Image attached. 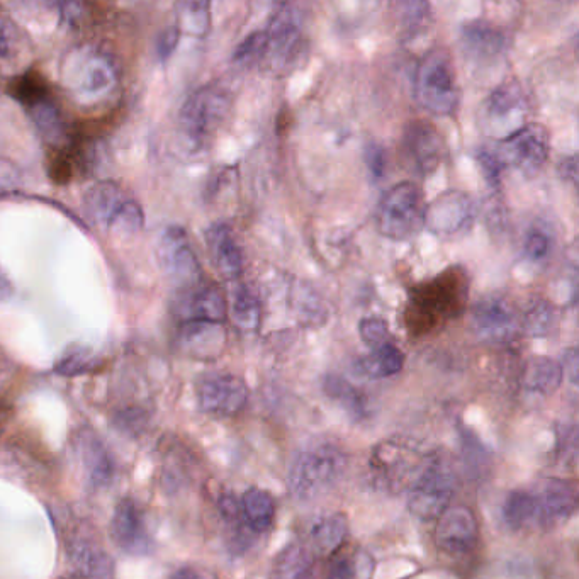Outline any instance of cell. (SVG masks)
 Wrapping results in <instances>:
<instances>
[{"mask_svg":"<svg viewBox=\"0 0 579 579\" xmlns=\"http://www.w3.org/2000/svg\"><path fill=\"white\" fill-rule=\"evenodd\" d=\"M569 366V376H571V381L576 383L578 381V354L576 350H569L566 354V367Z\"/></svg>","mask_w":579,"mask_h":579,"instance_id":"obj_51","label":"cell"},{"mask_svg":"<svg viewBox=\"0 0 579 579\" xmlns=\"http://www.w3.org/2000/svg\"><path fill=\"white\" fill-rule=\"evenodd\" d=\"M206 242L216 269L228 281H235L243 270L242 250L226 223H214L206 230Z\"/></svg>","mask_w":579,"mask_h":579,"instance_id":"obj_22","label":"cell"},{"mask_svg":"<svg viewBox=\"0 0 579 579\" xmlns=\"http://www.w3.org/2000/svg\"><path fill=\"white\" fill-rule=\"evenodd\" d=\"M372 568H374L372 559L364 552H359L354 556L343 554L335 559V563L330 568L328 579H369Z\"/></svg>","mask_w":579,"mask_h":579,"instance_id":"obj_36","label":"cell"},{"mask_svg":"<svg viewBox=\"0 0 579 579\" xmlns=\"http://www.w3.org/2000/svg\"><path fill=\"white\" fill-rule=\"evenodd\" d=\"M401 12L400 26L406 34L415 36L423 29H427L430 23V14H432V7L427 2H403L400 4Z\"/></svg>","mask_w":579,"mask_h":579,"instance_id":"obj_38","label":"cell"},{"mask_svg":"<svg viewBox=\"0 0 579 579\" xmlns=\"http://www.w3.org/2000/svg\"><path fill=\"white\" fill-rule=\"evenodd\" d=\"M551 150V136L542 124H523L513 135L501 141L498 158L501 165H512L525 174H534L542 169Z\"/></svg>","mask_w":579,"mask_h":579,"instance_id":"obj_8","label":"cell"},{"mask_svg":"<svg viewBox=\"0 0 579 579\" xmlns=\"http://www.w3.org/2000/svg\"><path fill=\"white\" fill-rule=\"evenodd\" d=\"M230 107V96L220 85H206L194 92L180 113V130L192 147H203L216 133Z\"/></svg>","mask_w":579,"mask_h":579,"instance_id":"obj_5","label":"cell"},{"mask_svg":"<svg viewBox=\"0 0 579 579\" xmlns=\"http://www.w3.org/2000/svg\"><path fill=\"white\" fill-rule=\"evenodd\" d=\"M456 68L445 48H433L418 62L415 99L428 113L450 116L459 104Z\"/></svg>","mask_w":579,"mask_h":579,"instance_id":"obj_4","label":"cell"},{"mask_svg":"<svg viewBox=\"0 0 579 579\" xmlns=\"http://www.w3.org/2000/svg\"><path fill=\"white\" fill-rule=\"evenodd\" d=\"M63 89L82 106L107 101L118 89L119 67L101 46L79 45L68 50L60 65Z\"/></svg>","mask_w":579,"mask_h":579,"instance_id":"obj_2","label":"cell"},{"mask_svg":"<svg viewBox=\"0 0 579 579\" xmlns=\"http://www.w3.org/2000/svg\"><path fill=\"white\" fill-rule=\"evenodd\" d=\"M29 116L33 119L34 126L40 131V135L48 143L60 147L67 140V131L57 106L46 97L41 101L34 102L28 107Z\"/></svg>","mask_w":579,"mask_h":579,"instance_id":"obj_30","label":"cell"},{"mask_svg":"<svg viewBox=\"0 0 579 579\" xmlns=\"http://www.w3.org/2000/svg\"><path fill=\"white\" fill-rule=\"evenodd\" d=\"M359 333L362 340H364L371 349H377V347L389 343L388 325H386V321H384L383 318L369 316V318L360 320Z\"/></svg>","mask_w":579,"mask_h":579,"instance_id":"obj_43","label":"cell"},{"mask_svg":"<svg viewBox=\"0 0 579 579\" xmlns=\"http://www.w3.org/2000/svg\"><path fill=\"white\" fill-rule=\"evenodd\" d=\"M175 315L182 323L186 321H211L223 323L228 315V303L220 287L191 286L186 287L175 301Z\"/></svg>","mask_w":579,"mask_h":579,"instance_id":"obj_18","label":"cell"},{"mask_svg":"<svg viewBox=\"0 0 579 579\" xmlns=\"http://www.w3.org/2000/svg\"><path fill=\"white\" fill-rule=\"evenodd\" d=\"M111 535L119 549L131 556H145L152 549L147 518L131 498L119 501L111 520Z\"/></svg>","mask_w":579,"mask_h":579,"instance_id":"obj_17","label":"cell"},{"mask_svg":"<svg viewBox=\"0 0 579 579\" xmlns=\"http://www.w3.org/2000/svg\"><path fill=\"white\" fill-rule=\"evenodd\" d=\"M427 461L416 457L405 445L396 442H384L377 445L371 459L372 473L377 483L383 484L386 490H410L420 476Z\"/></svg>","mask_w":579,"mask_h":579,"instance_id":"obj_10","label":"cell"},{"mask_svg":"<svg viewBox=\"0 0 579 579\" xmlns=\"http://www.w3.org/2000/svg\"><path fill=\"white\" fill-rule=\"evenodd\" d=\"M19 41L21 34L16 26L7 17L0 16V58L14 57L19 48Z\"/></svg>","mask_w":579,"mask_h":579,"instance_id":"obj_44","label":"cell"},{"mask_svg":"<svg viewBox=\"0 0 579 579\" xmlns=\"http://www.w3.org/2000/svg\"><path fill=\"white\" fill-rule=\"evenodd\" d=\"M60 579H77V578H60Z\"/></svg>","mask_w":579,"mask_h":579,"instance_id":"obj_54","label":"cell"},{"mask_svg":"<svg viewBox=\"0 0 579 579\" xmlns=\"http://www.w3.org/2000/svg\"><path fill=\"white\" fill-rule=\"evenodd\" d=\"M77 579H114V561L104 549L90 544L80 546L74 554Z\"/></svg>","mask_w":579,"mask_h":579,"instance_id":"obj_32","label":"cell"},{"mask_svg":"<svg viewBox=\"0 0 579 579\" xmlns=\"http://www.w3.org/2000/svg\"><path fill=\"white\" fill-rule=\"evenodd\" d=\"M549 250H551V240H549L546 233H542V231L529 233L527 242H525V252H527L530 259H544V257H547Z\"/></svg>","mask_w":579,"mask_h":579,"instance_id":"obj_47","label":"cell"},{"mask_svg":"<svg viewBox=\"0 0 579 579\" xmlns=\"http://www.w3.org/2000/svg\"><path fill=\"white\" fill-rule=\"evenodd\" d=\"M12 97L23 102L26 106H31L34 102L46 99V89L43 80L38 79L34 74H24L11 82Z\"/></svg>","mask_w":579,"mask_h":579,"instance_id":"obj_41","label":"cell"},{"mask_svg":"<svg viewBox=\"0 0 579 579\" xmlns=\"http://www.w3.org/2000/svg\"><path fill=\"white\" fill-rule=\"evenodd\" d=\"M401 148L416 174L430 175L444 157V136L428 121H411L403 133Z\"/></svg>","mask_w":579,"mask_h":579,"instance_id":"obj_14","label":"cell"},{"mask_svg":"<svg viewBox=\"0 0 579 579\" xmlns=\"http://www.w3.org/2000/svg\"><path fill=\"white\" fill-rule=\"evenodd\" d=\"M7 420H9V408L4 403H0V432H2Z\"/></svg>","mask_w":579,"mask_h":579,"instance_id":"obj_53","label":"cell"},{"mask_svg":"<svg viewBox=\"0 0 579 579\" xmlns=\"http://www.w3.org/2000/svg\"><path fill=\"white\" fill-rule=\"evenodd\" d=\"M462 43L469 55L491 58L505 50L506 36L488 21H473L462 28Z\"/></svg>","mask_w":579,"mask_h":579,"instance_id":"obj_25","label":"cell"},{"mask_svg":"<svg viewBox=\"0 0 579 579\" xmlns=\"http://www.w3.org/2000/svg\"><path fill=\"white\" fill-rule=\"evenodd\" d=\"M179 38L180 31L177 26H170L162 31L157 40V55L160 60H167L174 53L175 48L179 45Z\"/></svg>","mask_w":579,"mask_h":579,"instance_id":"obj_48","label":"cell"},{"mask_svg":"<svg viewBox=\"0 0 579 579\" xmlns=\"http://www.w3.org/2000/svg\"><path fill=\"white\" fill-rule=\"evenodd\" d=\"M11 293V284L7 281L6 277L0 274V299L6 298Z\"/></svg>","mask_w":579,"mask_h":579,"instance_id":"obj_52","label":"cell"},{"mask_svg":"<svg viewBox=\"0 0 579 579\" xmlns=\"http://www.w3.org/2000/svg\"><path fill=\"white\" fill-rule=\"evenodd\" d=\"M403 366L405 355L391 342L372 349L371 354L360 360V371L372 379L394 376L403 369Z\"/></svg>","mask_w":579,"mask_h":579,"instance_id":"obj_31","label":"cell"},{"mask_svg":"<svg viewBox=\"0 0 579 579\" xmlns=\"http://www.w3.org/2000/svg\"><path fill=\"white\" fill-rule=\"evenodd\" d=\"M169 579H218V576L201 566H184L177 569L174 574H170Z\"/></svg>","mask_w":579,"mask_h":579,"instance_id":"obj_49","label":"cell"},{"mask_svg":"<svg viewBox=\"0 0 579 579\" xmlns=\"http://www.w3.org/2000/svg\"><path fill=\"white\" fill-rule=\"evenodd\" d=\"M564 369L549 357H534L525 367L523 384L532 393L551 396L563 383Z\"/></svg>","mask_w":579,"mask_h":579,"instance_id":"obj_27","label":"cell"},{"mask_svg":"<svg viewBox=\"0 0 579 579\" xmlns=\"http://www.w3.org/2000/svg\"><path fill=\"white\" fill-rule=\"evenodd\" d=\"M242 515L253 532L262 534L274 522L276 503L267 491L250 488L242 496Z\"/></svg>","mask_w":579,"mask_h":579,"instance_id":"obj_29","label":"cell"},{"mask_svg":"<svg viewBox=\"0 0 579 579\" xmlns=\"http://www.w3.org/2000/svg\"><path fill=\"white\" fill-rule=\"evenodd\" d=\"M469 296L466 272L452 267L418 284L411 291L410 304L406 310V325L415 337L432 332L445 321L461 316Z\"/></svg>","mask_w":579,"mask_h":579,"instance_id":"obj_1","label":"cell"},{"mask_svg":"<svg viewBox=\"0 0 579 579\" xmlns=\"http://www.w3.org/2000/svg\"><path fill=\"white\" fill-rule=\"evenodd\" d=\"M437 520L439 522L435 529V542L444 554L461 557L476 549L479 523L469 506H449Z\"/></svg>","mask_w":579,"mask_h":579,"instance_id":"obj_13","label":"cell"},{"mask_svg":"<svg viewBox=\"0 0 579 579\" xmlns=\"http://www.w3.org/2000/svg\"><path fill=\"white\" fill-rule=\"evenodd\" d=\"M530 495L534 500V529H556L568 522L578 508V488L564 479H546Z\"/></svg>","mask_w":579,"mask_h":579,"instance_id":"obj_9","label":"cell"},{"mask_svg":"<svg viewBox=\"0 0 579 579\" xmlns=\"http://www.w3.org/2000/svg\"><path fill=\"white\" fill-rule=\"evenodd\" d=\"M473 325L484 340L503 342L517 332V316L505 299L486 298L474 308Z\"/></svg>","mask_w":579,"mask_h":579,"instance_id":"obj_20","label":"cell"},{"mask_svg":"<svg viewBox=\"0 0 579 579\" xmlns=\"http://www.w3.org/2000/svg\"><path fill=\"white\" fill-rule=\"evenodd\" d=\"M479 167L483 170L484 179L488 180L490 186H498L500 184L501 165L500 158L496 153L484 152L479 153L478 157Z\"/></svg>","mask_w":579,"mask_h":579,"instance_id":"obj_46","label":"cell"},{"mask_svg":"<svg viewBox=\"0 0 579 579\" xmlns=\"http://www.w3.org/2000/svg\"><path fill=\"white\" fill-rule=\"evenodd\" d=\"M197 400L201 410L209 415H237L247 405V384L242 377L233 374H214L199 384Z\"/></svg>","mask_w":579,"mask_h":579,"instance_id":"obj_15","label":"cell"},{"mask_svg":"<svg viewBox=\"0 0 579 579\" xmlns=\"http://www.w3.org/2000/svg\"><path fill=\"white\" fill-rule=\"evenodd\" d=\"M130 203V197H126L118 184L102 180L85 192L84 211L92 223L113 231Z\"/></svg>","mask_w":579,"mask_h":579,"instance_id":"obj_19","label":"cell"},{"mask_svg":"<svg viewBox=\"0 0 579 579\" xmlns=\"http://www.w3.org/2000/svg\"><path fill=\"white\" fill-rule=\"evenodd\" d=\"M473 223V203L461 191L440 194L423 213V225L435 235L452 237Z\"/></svg>","mask_w":579,"mask_h":579,"instance_id":"obj_16","label":"cell"},{"mask_svg":"<svg viewBox=\"0 0 579 579\" xmlns=\"http://www.w3.org/2000/svg\"><path fill=\"white\" fill-rule=\"evenodd\" d=\"M503 518L510 529H534V500L530 491H513L506 496Z\"/></svg>","mask_w":579,"mask_h":579,"instance_id":"obj_33","label":"cell"},{"mask_svg":"<svg viewBox=\"0 0 579 579\" xmlns=\"http://www.w3.org/2000/svg\"><path fill=\"white\" fill-rule=\"evenodd\" d=\"M523 109H525V94H523L520 84L515 80H510V82L496 87L484 104L488 121L495 126L500 124L501 128H503V121L506 119L513 118V116L522 119L520 114L523 113Z\"/></svg>","mask_w":579,"mask_h":579,"instance_id":"obj_26","label":"cell"},{"mask_svg":"<svg viewBox=\"0 0 579 579\" xmlns=\"http://www.w3.org/2000/svg\"><path fill=\"white\" fill-rule=\"evenodd\" d=\"M75 449L82 461L85 473L89 476L90 483L101 488L113 481V459L96 433L89 428H82L75 437Z\"/></svg>","mask_w":579,"mask_h":579,"instance_id":"obj_21","label":"cell"},{"mask_svg":"<svg viewBox=\"0 0 579 579\" xmlns=\"http://www.w3.org/2000/svg\"><path fill=\"white\" fill-rule=\"evenodd\" d=\"M211 26L208 2H184L179 6V31L204 36Z\"/></svg>","mask_w":579,"mask_h":579,"instance_id":"obj_35","label":"cell"},{"mask_svg":"<svg viewBox=\"0 0 579 579\" xmlns=\"http://www.w3.org/2000/svg\"><path fill=\"white\" fill-rule=\"evenodd\" d=\"M231 320L242 330L259 327L260 304L247 286H237L231 296Z\"/></svg>","mask_w":579,"mask_h":579,"instance_id":"obj_34","label":"cell"},{"mask_svg":"<svg viewBox=\"0 0 579 579\" xmlns=\"http://www.w3.org/2000/svg\"><path fill=\"white\" fill-rule=\"evenodd\" d=\"M99 360L90 350H70L58 360L55 372L60 376H80L87 372L97 371Z\"/></svg>","mask_w":579,"mask_h":579,"instance_id":"obj_37","label":"cell"},{"mask_svg":"<svg viewBox=\"0 0 579 579\" xmlns=\"http://www.w3.org/2000/svg\"><path fill=\"white\" fill-rule=\"evenodd\" d=\"M325 391L332 396L333 400L342 403L350 413H355V415L364 413V403H362L360 394L355 391L354 386L345 383L342 377H328L327 383H325Z\"/></svg>","mask_w":579,"mask_h":579,"instance_id":"obj_40","label":"cell"},{"mask_svg":"<svg viewBox=\"0 0 579 579\" xmlns=\"http://www.w3.org/2000/svg\"><path fill=\"white\" fill-rule=\"evenodd\" d=\"M226 333L221 323L186 321L180 325L179 343L194 357H214L225 347Z\"/></svg>","mask_w":579,"mask_h":579,"instance_id":"obj_23","label":"cell"},{"mask_svg":"<svg viewBox=\"0 0 579 579\" xmlns=\"http://www.w3.org/2000/svg\"><path fill=\"white\" fill-rule=\"evenodd\" d=\"M349 537V520L343 513H328L318 518L311 527V544L313 554L332 556L342 549Z\"/></svg>","mask_w":579,"mask_h":579,"instance_id":"obj_24","label":"cell"},{"mask_svg":"<svg viewBox=\"0 0 579 579\" xmlns=\"http://www.w3.org/2000/svg\"><path fill=\"white\" fill-rule=\"evenodd\" d=\"M265 50H267L265 29L255 31V33L248 34L247 38L237 46V50L233 53V62L238 65H247L265 57Z\"/></svg>","mask_w":579,"mask_h":579,"instance_id":"obj_42","label":"cell"},{"mask_svg":"<svg viewBox=\"0 0 579 579\" xmlns=\"http://www.w3.org/2000/svg\"><path fill=\"white\" fill-rule=\"evenodd\" d=\"M265 34H267L265 57H269L272 67L282 70L294 63L303 45L301 16L296 7L289 4L279 7L270 17Z\"/></svg>","mask_w":579,"mask_h":579,"instance_id":"obj_11","label":"cell"},{"mask_svg":"<svg viewBox=\"0 0 579 579\" xmlns=\"http://www.w3.org/2000/svg\"><path fill=\"white\" fill-rule=\"evenodd\" d=\"M347 454L332 442L311 445L299 452L289 473V488L301 501H313L332 490L347 469Z\"/></svg>","mask_w":579,"mask_h":579,"instance_id":"obj_3","label":"cell"},{"mask_svg":"<svg viewBox=\"0 0 579 579\" xmlns=\"http://www.w3.org/2000/svg\"><path fill=\"white\" fill-rule=\"evenodd\" d=\"M315 566V554L303 544H291L277 556L272 579H311Z\"/></svg>","mask_w":579,"mask_h":579,"instance_id":"obj_28","label":"cell"},{"mask_svg":"<svg viewBox=\"0 0 579 579\" xmlns=\"http://www.w3.org/2000/svg\"><path fill=\"white\" fill-rule=\"evenodd\" d=\"M366 165L374 179H383L384 174H386V167H388L386 150L377 143H371L366 148Z\"/></svg>","mask_w":579,"mask_h":579,"instance_id":"obj_45","label":"cell"},{"mask_svg":"<svg viewBox=\"0 0 579 579\" xmlns=\"http://www.w3.org/2000/svg\"><path fill=\"white\" fill-rule=\"evenodd\" d=\"M557 170H559V175H561L564 180H569V182L576 184V180H578V162H576L574 155L561 158V162L557 165Z\"/></svg>","mask_w":579,"mask_h":579,"instance_id":"obj_50","label":"cell"},{"mask_svg":"<svg viewBox=\"0 0 579 579\" xmlns=\"http://www.w3.org/2000/svg\"><path fill=\"white\" fill-rule=\"evenodd\" d=\"M454 493L456 476L444 462L432 459L410 486L408 508L420 520H437L449 508Z\"/></svg>","mask_w":579,"mask_h":579,"instance_id":"obj_7","label":"cell"},{"mask_svg":"<svg viewBox=\"0 0 579 579\" xmlns=\"http://www.w3.org/2000/svg\"><path fill=\"white\" fill-rule=\"evenodd\" d=\"M422 194L413 182H400L384 196L377 211V228L391 240L413 237L423 225Z\"/></svg>","mask_w":579,"mask_h":579,"instance_id":"obj_6","label":"cell"},{"mask_svg":"<svg viewBox=\"0 0 579 579\" xmlns=\"http://www.w3.org/2000/svg\"><path fill=\"white\" fill-rule=\"evenodd\" d=\"M554 320H556L554 306L544 299H535L525 311L523 325L532 335H546L554 325Z\"/></svg>","mask_w":579,"mask_h":579,"instance_id":"obj_39","label":"cell"},{"mask_svg":"<svg viewBox=\"0 0 579 579\" xmlns=\"http://www.w3.org/2000/svg\"><path fill=\"white\" fill-rule=\"evenodd\" d=\"M158 260L170 281L182 287L196 286L201 277V265L186 231L179 226H170L162 233L158 242Z\"/></svg>","mask_w":579,"mask_h":579,"instance_id":"obj_12","label":"cell"}]
</instances>
